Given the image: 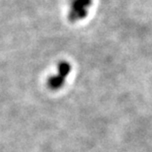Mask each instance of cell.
Returning <instances> with one entry per match:
<instances>
[{
    "mask_svg": "<svg viewBox=\"0 0 152 152\" xmlns=\"http://www.w3.org/2000/svg\"><path fill=\"white\" fill-rule=\"evenodd\" d=\"M71 71V64L66 60H61L57 65V71L56 74L51 75L48 79L47 85L51 91H58L64 86L66 79Z\"/></svg>",
    "mask_w": 152,
    "mask_h": 152,
    "instance_id": "obj_1",
    "label": "cell"
},
{
    "mask_svg": "<svg viewBox=\"0 0 152 152\" xmlns=\"http://www.w3.org/2000/svg\"><path fill=\"white\" fill-rule=\"evenodd\" d=\"M93 0H70L68 11V20L76 23L85 19L89 13Z\"/></svg>",
    "mask_w": 152,
    "mask_h": 152,
    "instance_id": "obj_2",
    "label": "cell"
}]
</instances>
